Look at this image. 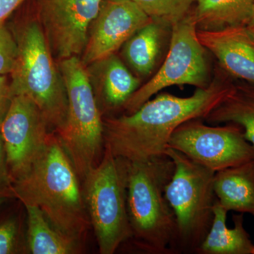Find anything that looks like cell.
Instances as JSON below:
<instances>
[{
    "instance_id": "5",
    "label": "cell",
    "mask_w": 254,
    "mask_h": 254,
    "mask_svg": "<svg viewBox=\"0 0 254 254\" xmlns=\"http://www.w3.org/2000/svg\"><path fill=\"white\" fill-rule=\"evenodd\" d=\"M66 90L67 115L63 127L53 131L73 164L80 180L99 163L104 150L102 120L86 65L78 57L58 61Z\"/></svg>"
},
{
    "instance_id": "2",
    "label": "cell",
    "mask_w": 254,
    "mask_h": 254,
    "mask_svg": "<svg viewBox=\"0 0 254 254\" xmlns=\"http://www.w3.org/2000/svg\"><path fill=\"white\" fill-rule=\"evenodd\" d=\"M11 190L23 205L37 207L55 229L81 240L91 226L80 179L54 132L39 156Z\"/></svg>"
},
{
    "instance_id": "24",
    "label": "cell",
    "mask_w": 254,
    "mask_h": 254,
    "mask_svg": "<svg viewBox=\"0 0 254 254\" xmlns=\"http://www.w3.org/2000/svg\"><path fill=\"white\" fill-rule=\"evenodd\" d=\"M12 98L11 83L7 75L0 74V124L9 110Z\"/></svg>"
},
{
    "instance_id": "1",
    "label": "cell",
    "mask_w": 254,
    "mask_h": 254,
    "mask_svg": "<svg viewBox=\"0 0 254 254\" xmlns=\"http://www.w3.org/2000/svg\"><path fill=\"white\" fill-rule=\"evenodd\" d=\"M233 84L220 72L208 87L197 88L191 96L157 95L134 113L103 122L105 143L115 156L128 161L163 155L176 128L190 120H203L228 95Z\"/></svg>"
},
{
    "instance_id": "21",
    "label": "cell",
    "mask_w": 254,
    "mask_h": 254,
    "mask_svg": "<svg viewBox=\"0 0 254 254\" xmlns=\"http://www.w3.org/2000/svg\"><path fill=\"white\" fill-rule=\"evenodd\" d=\"M153 21L173 26L187 16L195 0H133Z\"/></svg>"
},
{
    "instance_id": "28",
    "label": "cell",
    "mask_w": 254,
    "mask_h": 254,
    "mask_svg": "<svg viewBox=\"0 0 254 254\" xmlns=\"http://www.w3.org/2000/svg\"><path fill=\"white\" fill-rule=\"evenodd\" d=\"M249 27L251 28L254 32V9L253 15H252V19H251L250 23L248 25Z\"/></svg>"
},
{
    "instance_id": "16",
    "label": "cell",
    "mask_w": 254,
    "mask_h": 254,
    "mask_svg": "<svg viewBox=\"0 0 254 254\" xmlns=\"http://www.w3.org/2000/svg\"><path fill=\"white\" fill-rule=\"evenodd\" d=\"M210 230L196 253L200 254H253L254 245L244 226L243 214L233 215L235 226H227L228 211L216 199Z\"/></svg>"
},
{
    "instance_id": "22",
    "label": "cell",
    "mask_w": 254,
    "mask_h": 254,
    "mask_svg": "<svg viewBox=\"0 0 254 254\" xmlns=\"http://www.w3.org/2000/svg\"><path fill=\"white\" fill-rule=\"evenodd\" d=\"M18 46L14 34L0 23V74L9 75L14 69Z\"/></svg>"
},
{
    "instance_id": "14",
    "label": "cell",
    "mask_w": 254,
    "mask_h": 254,
    "mask_svg": "<svg viewBox=\"0 0 254 254\" xmlns=\"http://www.w3.org/2000/svg\"><path fill=\"white\" fill-rule=\"evenodd\" d=\"M86 68L91 83L96 82L108 108L123 107L140 87L139 78L133 76L115 54L92 63Z\"/></svg>"
},
{
    "instance_id": "27",
    "label": "cell",
    "mask_w": 254,
    "mask_h": 254,
    "mask_svg": "<svg viewBox=\"0 0 254 254\" xmlns=\"http://www.w3.org/2000/svg\"><path fill=\"white\" fill-rule=\"evenodd\" d=\"M13 197L14 195H13L11 190H0V205L4 203L6 200L10 198H13Z\"/></svg>"
},
{
    "instance_id": "25",
    "label": "cell",
    "mask_w": 254,
    "mask_h": 254,
    "mask_svg": "<svg viewBox=\"0 0 254 254\" xmlns=\"http://www.w3.org/2000/svg\"><path fill=\"white\" fill-rule=\"evenodd\" d=\"M11 179L8 172L4 141L0 132V190H11Z\"/></svg>"
},
{
    "instance_id": "9",
    "label": "cell",
    "mask_w": 254,
    "mask_h": 254,
    "mask_svg": "<svg viewBox=\"0 0 254 254\" xmlns=\"http://www.w3.org/2000/svg\"><path fill=\"white\" fill-rule=\"evenodd\" d=\"M201 120L180 125L170 137L168 148L215 173L254 160V147L246 140L242 127L232 123L210 127Z\"/></svg>"
},
{
    "instance_id": "10",
    "label": "cell",
    "mask_w": 254,
    "mask_h": 254,
    "mask_svg": "<svg viewBox=\"0 0 254 254\" xmlns=\"http://www.w3.org/2000/svg\"><path fill=\"white\" fill-rule=\"evenodd\" d=\"M0 132L12 183L29 170L41 154L50 132L34 102L22 95L13 96L0 124Z\"/></svg>"
},
{
    "instance_id": "7",
    "label": "cell",
    "mask_w": 254,
    "mask_h": 254,
    "mask_svg": "<svg viewBox=\"0 0 254 254\" xmlns=\"http://www.w3.org/2000/svg\"><path fill=\"white\" fill-rule=\"evenodd\" d=\"M83 193L100 253L113 254L132 238L127 209V160L108 145L83 180Z\"/></svg>"
},
{
    "instance_id": "15",
    "label": "cell",
    "mask_w": 254,
    "mask_h": 254,
    "mask_svg": "<svg viewBox=\"0 0 254 254\" xmlns=\"http://www.w3.org/2000/svg\"><path fill=\"white\" fill-rule=\"evenodd\" d=\"M214 190L227 211L254 217V160L215 173Z\"/></svg>"
},
{
    "instance_id": "8",
    "label": "cell",
    "mask_w": 254,
    "mask_h": 254,
    "mask_svg": "<svg viewBox=\"0 0 254 254\" xmlns=\"http://www.w3.org/2000/svg\"><path fill=\"white\" fill-rule=\"evenodd\" d=\"M193 15L172 26L170 50L163 66L149 81L140 86L124 105L127 115L133 113L164 88L190 85L204 88L210 83L205 48L197 36Z\"/></svg>"
},
{
    "instance_id": "3",
    "label": "cell",
    "mask_w": 254,
    "mask_h": 254,
    "mask_svg": "<svg viewBox=\"0 0 254 254\" xmlns=\"http://www.w3.org/2000/svg\"><path fill=\"white\" fill-rule=\"evenodd\" d=\"M174 169L173 160L165 154L141 161L127 160V209L132 237L151 254L177 253L176 220L165 195Z\"/></svg>"
},
{
    "instance_id": "23",
    "label": "cell",
    "mask_w": 254,
    "mask_h": 254,
    "mask_svg": "<svg viewBox=\"0 0 254 254\" xmlns=\"http://www.w3.org/2000/svg\"><path fill=\"white\" fill-rule=\"evenodd\" d=\"M17 233V225L14 220H9L0 225V254L14 253Z\"/></svg>"
},
{
    "instance_id": "12",
    "label": "cell",
    "mask_w": 254,
    "mask_h": 254,
    "mask_svg": "<svg viewBox=\"0 0 254 254\" xmlns=\"http://www.w3.org/2000/svg\"><path fill=\"white\" fill-rule=\"evenodd\" d=\"M153 21L133 0H102L81 55L86 66L104 60L135 33Z\"/></svg>"
},
{
    "instance_id": "6",
    "label": "cell",
    "mask_w": 254,
    "mask_h": 254,
    "mask_svg": "<svg viewBox=\"0 0 254 254\" xmlns=\"http://www.w3.org/2000/svg\"><path fill=\"white\" fill-rule=\"evenodd\" d=\"M165 154L175 165L165 195L176 220L177 252H195L213 222L215 173L173 148Z\"/></svg>"
},
{
    "instance_id": "13",
    "label": "cell",
    "mask_w": 254,
    "mask_h": 254,
    "mask_svg": "<svg viewBox=\"0 0 254 254\" xmlns=\"http://www.w3.org/2000/svg\"><path fill=\"white\" fill-rule=\"evenodd\" d=\"M197 36L225 72L254 86V32L248 26L198 29Z\"/></svg>"
},
{
    "instance_id": "20",
    "label": "cell",
    "mask_w": 254,
    "mask_h": 254,
    "mask_svg": "<svg viewBox=\"0 0 254 254\" xmlns=\"http://www.w3.org/2000/svg\"><path fill=\"white\" fill-rule=\"evenodd\" d=\"M162 24L152 21L124 44L125 59L141 76L149 74L156 63L161 46Z\"/></svg>"
},
{
    "instance_id": "19",
    "label": "cell",
    "mask_w": 254,
    "mask_h": 254,
    "mask_svg": "<svg viewBox=\"0 0 254 254\" xmlns=\"http://www.w3.org/2000/svg\"><path fill=\"white\" fill-rule=\"evenodd\" d=\"M28 218V243L33 254L78 253L77 241L55 229L37 207L24 205Z\"/></svg>"
},
{
    "instance_id": "4",
    "label": "cell",
    "mask_w": 254,
    "mask_h": 254,
    "mask_svg": "<svg viewBox=\"0 0 254 254\" xmlns=\"http://www.w3.org/2000/svg\"><path fill=\"white\" fill-rule=\"evenodd\" d=\"M14 36L18 55L10 73L12 97L22 95L34 102L49 130L63 127L67 115L66 90L59 66L39 21L18 26Z\"/></svg>"
},
{
    "instance_id": "17",
    "label": "cell",
    "mask_w": 254,
    "mask_h": 254,
    "mask_svg": "<svg viewBox=\"0 0 254 254\" xmlns=\"http://www.w3.org/2000/svg\"><path fill=\"white\" fill-rule=\"evenodd\" d=\"M210 124L232 123L243 128L244 136L254 147V86L234 82L231 91L204 118Z\"/></svg>"
},
{
    "instance_id": "11",
    "label": "cell",
    "mask_w": 254,
    "mask_h": 254,
    "mask_svg": "<svg viewBox=\"0 0 254 254\" xmlns=\"http://www.w3.org/2000/svg\"><path fill=\"white\" fill-rule=\"evenodd\" d=\"M102 0H38V21L55 60L81 56Z\"/></svg>"
},
{
    "instance_id": "18",
    "label": "cell",
    "mask_w": 254,
    "mask_h": 254,
    "mask_svg": "<svg viewBox=\"0 0 254 254\" xmlns=\"http://www.w3.org/2000/svg\"><path fill=\"white\" fill-rule=\"evenodd\" d=\"M193 14L197 27L215 30L248 26L254 9V0H195Z\"/></svg>"
},
{
    "instance_id": "26",
    "label": "cell",
    "mask_w": 254,
    "mask_h": 254,
    "mask_svg": "<svg viewBox=\"0 0 254 254\" xmlns=\"http://www.w3.org/2000/svg\"><path fill=\"white\" fill-rule=\"evenodd\" d=\"M24 0H0V23H4L10 15L12 14Z\"/></svg>"
},
{
    "instance_id": "29",
    "label": "cell",
    "mask_w": 254,
    "mask_h": 254,
    "mask_svg": "<svg viewBox=\"0 0 254 254\" xmlns=\"http://www.w3.org/2000/svg\"><path fill=\"white\" fill-rule=\"evenodd\" d=\"M253 254H254V251H253Z\"/></svg>"
}]
</instances>
